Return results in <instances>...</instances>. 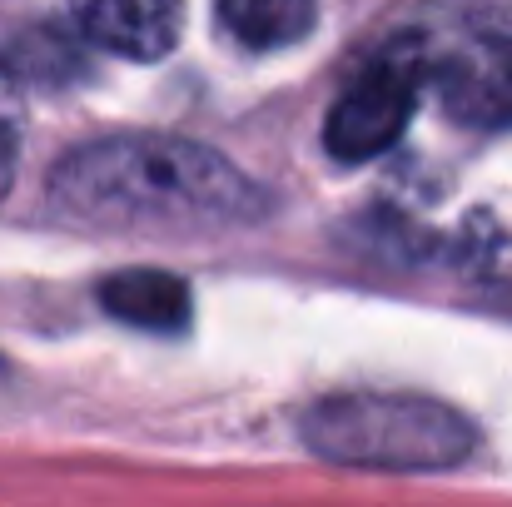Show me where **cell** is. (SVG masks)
<instances>
[{
  "label": "cell",
  "mask_w": 512,
  "mask_h": 507,
  "mask_svg": "<svg viewBox=\"0 0 512 507\" xmlns=\"http://www.w3.org/2000/svg\"><path fill=\"white\" fill-rule=\"evenodd\" d=\"M80 35L110 55L160 60L179 40V0H70Z\"/></svg>",
  "instance_id": "obj_5"
},
{
  "label": "cell",
  "mask_w": 512,
  "mask_h": 507,
  "mask_svg": "<svg viewBox=\"0 0 512 507\" xmlns=\"http://www.w3.org/2000/svg\"><path fill=\"white\" fill-rule=\"evenodd\" d=\"M10 179H15V130H10V120L0 115V194L10 189Z\"/></svg>",
  "instance_id": "obj_9"
},
{
  "label": "cell",
  "mask_w": 512,
  "mask_h": 507,
  "mask_svg": "<svg viewBox=\"0 0 512 507\" xmlns=\"http://www.w3.org/2000/svg\"><path fill=\"white\" fill-rule=\"evenodd\" d=\"M433 50L423 35H398L388 40L343 90L324 120V145L348 165L383 155L413 120L418 95L428 90Z\"/></svg>",
  "instance_id": "obj_3"
},
{
  "label": "cell",
  "mask_w": 512,
  "mask_h": 507,
  "mask_svg": "<svg viewBox=\"0 0 512 507\" xmlns=\"http://www.w3.org/2000/svg\"><path fill=\"white\" fill-rule=\"evenodd\" d=\"M219 20L244 50H284L314 30L319 0H219Z\"/></svg>",
  "instance_id": "obj_7"
},
{
  "label": "cell",
  "mask_w": 512,
  "mask_h": 507,
  "mask_svg": "<svg viewBox=\"0 0 512 507\" xmlns=\"http://www.w3.org/2000/svg\"><path fill=\"white\" fill-rule=\"evenodd\" d=\"M304 443L314 458L368 473H448L478 433L473 423L418 393H339L304 413Z\"/></svg>",
  "instance_id": "obj_2"
},
{
  "label": "cell",
  "mask_w": 512,
  "mask_h": 507,
  "mask_svg": "<svg viewBox=\"0 0 512 507\" xmlns=\"http://www.w3.org/2000/svg\"><path fill=\"white\" fill-rule=\"evenodd\" d=\"M100 304L110 319L150 329V334H170L189 324V289L184 279L160 274V269H125L115 279L100 284Z\"/></svg>",
  "instance_id": "obj_6"
},
{
  "label": "cell",
  "mask_w": 512,
  "mask_h": 507,
  "mask_svg": "<svg viewBox=\"0 0 512 507\" xmlns=\"http://www.w3.org/2000/svg\"><path fill=\"white\" fill-rule=\"evenodd\" d=\"M433 95L443 100L448 120L468 130H512V40L508 35H473L433 55L428 70Z\"/></svg>",
  "instance_id": "obj_4"
},
{
  "label": "cell",
  "mask_w": 512,
  "mask_h": 507,
  "mask_svg": "<svg viewBox=\"0 0 512 507\" xmlns=\"http://www.w3.org/2000/svg\"><path fill=\"white\" fill-rule=\"evenodd\" d=\"M60 219L100 234H224L269 214V194L219 150L174 135H110L50 169Z\"/></svg>",
  "instance_id": "obj_1"
},
{
  "label": "cell",
  "mask_w": 512,
  "mask_h": 507,
  "mask_svg": "<svg viewBox=\"0 0 512 507\" xmlns=\"http://www.w3.org/2000/svg\"><path fill=\"white\" fill-rule=\"evenodd\" d=\"M60 70H65V75L80 70L75 45H70L55 25H35V30L20 40V50H15V70H10V75L35 80V85H60Z\"/></svg>",
  "instance_id": "obj_8"
}]
</instances>
